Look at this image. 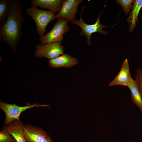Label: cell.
<instances>
[{
    "mask_svg": "<svg viewBox=\"0 0 142 142\" xmlns=\"http://www.w3.org/2000/svg\"><path fill=\"white\" fill-rule=\"evenodd\" d=\"M23 9L20 0H11L7 14L0 23V40L6 43L14 53L16 52L22 33Z\"/></svg>",
    "mask_w": 142,
    "mask_h": 142,
    "instance_id": "1",
    "label": "cell"
},
{
    "mask_svg": "<svg viewBox=\"0 0 142 142\" xmlns=\"http://www.w3.org/2000/svg\"><path fill=\"white\" fill-rule=\"evenodd\" d=\"M26 12L35 23L37 32L40 36L44 35L48 24L55 19V12L40 9L32 5L27 9Z\"/></svg>",
    "mask_w": 142,
    "mask_h": 142,
    "instance_id": "2",
    "label": "cell"
},
{
    "mask_svg": "<svg viewBox=\"0 0 142 142\" xmlns=\"http://www.w3.org/2000/svg\"><path fill=\"white\" fill-rule=\"evenodd\" d=\"M85 8L84 6H82L80 19L79 20L74 19L72 22V24L77 25L81 28L82 31L80 33V35L82 36H86L87 38V44L88 45H90L91 44L90 39L92 34L93 33L98 32L104 35H106L108 34V32L104 31L103 28L107 26L101 24L100 22V17L103 10L99 14L94 24H90L85 23L82 18V14Z\"/></svg>",
    "mask_w": 142,
    "mask_h": 142,
    "instance_id": "3",
    "label": "cell"
},
{
    "mask_svg": "<svg viewBox=\"0 0 142 142\" xmlns=\"http://www.w3.org/2000/svg\"><path fill=\"white\" fill-rule=\"evenodd\" d=\"M47 105H41L38 103L33 104L27 102L26 105L23 106H19L15 104H10L0 102V108L4 111L6 115V119L4 125L6 126L15 119L19 120L21 113L28 109L34 107L47 106Z\"/></svg>",
    "mask_w": 142,
    "mask_h": 142,
    "instance_id": "4",
    "label": "cell"
},
{
    "mask_svg": "<svg viewBox=\"0 0 142 142\" xmlns=\"http://www.w3.org/2000/svg\"><path fill=\"white\" fill-rule=\"evenodd\" d=\"M67 22L65 19H58L49 32L39 37L41 43L44 44L62 41L64 39L63 34L70 29Z\"/></svg>",
    "mask_w": 142,
    "mask_h": 142,
    "instance_id": "5",
    "label": "cell"
},
{
    "mask_svg": "<svg viewBox=\"0 0 142 142\" xmlns=\"http://www.w3.org/2000/svg\"><path fill=\"white\" fill-rule=\"evenodd\" d=\"M61 43L59 42L37 44L34 55L38 58L44 57L49 60L53 59L64 54V47Z\"/></svg>",
    "mask_w": 142,
    "mask_h": 142,
    "instance_id": "6",
    "label": "cell"
},
{
    "mask_svg": "<svg viewBox=\"0 0 142 142\" xmlns=\"http://www.w3.org/2000/svg\"><path fill=\"white\" fill-rule=\"evenodd\" d=\"M24 136L28 142H54L50 136L42 128L31 124L24 125Z\"/></svg>",
    "mask_w": 142,
    "mask_h": 142,
    "instance_id": "7",
    "label": "cell"
},
{
    "mask_svg": "<svg viewBox=\"0 0 142 142\" xmlns=\"http://www.w3.org/2000/svg\"><path fill=\"white\" fill-rule=\"evenodd\" d=\"M82 2V0L63 1L60 10L58 14L55 16V19H65L68 21L72 22L75 19V14L78 10V7L79 4Z\"/></svg>",
    "mask_w": 142,
    "mask_h": 142,
    "instance_id": "8",
    "label": "cell"
},
{
    "mask_svg": "<svg viewBox=\"0 0 142 142\" xmlns=\"http://www.w3.org/2000/svg\"><path fill=\"white\" fill-rule=\"evenodd\" d=\"M24 125L20 120L15 119L4 126L3 130L7 131L15 139L17 142H28L23 134Z\"/></svg>",
    "mask_w": 142,
    "mask_h": 142,
    "instance_id": "9",
    "label": "cell"
},
{
    "mask_svg": "<svg viewBox=\"0 0 142 142\" xmlns=\"http://www.w3.org/2000/svg\"><path fill=\"white\" fill-rule=\"evenodd\" d=\"M133 79L130 72L128 60L125 59L123 63L118 74L109 84V86L121 85L127 86Z\"/></svg>",
    "mask_w": 142,
    "mask_h": 142,
    "instance_id": "10",
    "label": "cell"
},
{
    "mask_svg": "<svg viewBox=\"0 0 142 142\" xmlns=\"http://www.w3.org/2000/svg\"><path fill=\"white\" fill-rule=\"evenodd\" d=\"M78 63L76 58L72 57L68 54H63L61 56L50 60L49 64L52 68H58L63 67L70 68Z\"/></svg>",
    "mask_w": 142,
    "mask_h": 142,
    "instance_id": "11",
    "label": "cell"
},
{
    "mask_svg": "<svg viewBox=\"0 0 142 142\" xmlns=\"http://www.w3.org/2000/svg\"><path fill=\"white\" fill-rule=\"evenodd\" d=\"M62 0H32V5L39 6L41 9H47L54 12H59L62 6Z\"/></svg>",
    "mask_w": 142,
    "mask_h": 142,
    "instance_id": "12",
    "label": "cell"
},
{
    "mask_svg": "<svg viewBox=\"0 0 142 142\" xmlns=\"http://www.w3.org/2000/svg\"><path fill=\"white\" fill-rule=\"evenodd\" d=\"M131 6L132 11L127 19V22L129 24V31L132 32L138 22V17L139 11L142 7V0H133Z\"/></svg>",
    "mask_w": 142,
    "mask_h": 142,
    "instance_id": "13",
    "label": "cell"
},
{
    "mask_svg": "<svg viewBox=\"0 0 142 142\" xmlns=\"http://www.w3.org/2000/svg\"><path fill=\"white\" fill-rule=\"evenodd\" d=\"M127 87L130 91L132 102L142 113V97L137 83L133 79Z\"/></svg>",
    "mask_w": 142,
    "mask_h": 142,
    "instance_id": "14",
    "label": "cell"
},
{
    "mask_svg": "<svg viewBox=\"0 0 142 142\" xmlns=\"http://www.w3.org/2000/svg\"><path fill=\"white\" fill-rule=\"evenodd\" d=\"M11 0H0V23L6 17L8 12Z\"/></svg>",
    "mask_w": 142,
    "mask_h": 142,
    "instance_id": "15",
    "label": "cell"
},
{
    "mask_svg": "<svg viewBox=\"0 0 142 142\" xmlns=\"http://www.w3.org/2000/svg\"><path fill=\"white\" fill-rule=\"evenodd\" d=\"M116 1L119 5L122 6L123 8L124 12L127 15L130 12L132 6L131 4L133 0H118Z\"/></svg>",
    "mask_w": 142,
    "mask_h": 142,
    "instance_id": "16",
    "label": "cell"
},
{
    "mask_svg": "<svg viewBox=\"0 0 142 142\" xmlns=\"http://www.w3.org/2000/svg\"><path fill=\"white\" fill-rule=\"evenodd\" d=\"M0 142H17V141L7 131L3 130L0 132Z\"/></svg>",
    "mask_w": 142,
    "mask_h": 142,
    "instance_id": "17",
    "label": "cell"
},
{
    "mask_svg": "<svg viewBox=\"0 0 142 142\" xmlns=\"http://www.w3.org/2000/svg\"><path fill=\"white\" fill-rule=\"evenodd\" d=\"M135 80L137 83L142 97V66L138 68L135 74Z\"/></svg>",
    "mask_w": 142,
    "mask_h": 142,
    "instance_id": "18",
    "label": "cell"
},
{
    "mask_svg": "<svg viewBox=\"0 0 142 142\" xmlns=\"http://www.w3.org/2000/svg\"><path fill=\"white\" fill-rule=\"evenodd\" d=\"M96 142V141H95V142Z\"/></svg>",
    "mask_w": 142,
    "mask_h": 142,
    "instance_id": "19",
    "label": "cell"
},
{
    "mask_svg": "<svg viewBox=\"0 0 142 142\" xmlns=\"http://www.w3.org/2000/svg\"><path fill=\"white\" fill-rule=\"evenodd\" d=\"M141 18H142V17H141Z\"/></svg>",
    "mask_w": 142,
    "mask_h": 142,
    "instance_id": "20",
    "label": "cell"
}]
</instances>
